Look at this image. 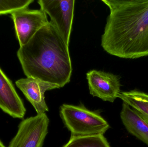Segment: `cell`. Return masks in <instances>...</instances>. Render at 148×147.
Listing matches in <instances>:
<instances>
[{"label": "cell", "instance_id": "2", "mask_svg": "<svg viewBox=\"0 0 148 147\" xmlns=\"http://www.w3.org/2000/svg\"><path fill=\"white\" fill-rule=\"evenodd\" d=\"M17 55L27 77L60 88L70 82L73 67L69 45L50 22L20 47Z\"/></svg>", "mask_w": 148, "mask_h": 147}, {"label": "cell", "instance_id": "11", "mask_svg": "<svg viewBox=\"0 0 148 147\" xmlns=\"http://www.w3.org/2000/svg\"><path fill=\"white\" fill-rule=\"evenodd\" d=\"M118 98L139 114L148 118V94L135 90L121 91Z\"/></svg>", "mask_w": 148, "mask_h": 147}, {"label": "cell", "instance_id": "12", "mask_svg": "<svg viewBox=\"0 0 148 147\" xmlns=\"http://www.w3.org/2000/svg\"><path fill=\"white\" fill-rule=\"evenodd\" d=\"M62 147H110L103 135H71L68 142Z\"/></svg>", "mask_w": 148, "mask_h": 147}, {"label": "cell", "instance_id": "7", "mask_svg": "<svg viewBox=\"0 0 148 147\" xmlns=\"http://www.w3.org/2000/svg\"><path fill=\"white\" fill-rule=\"evenodd\" d=\"M90 93L103 101L114 102L121 93L119 77L112 73L92 70L86 74Z\"/></svg>", "mask_w": 148, "mask_h": 147}, {"label": "cell", "instance_id": "14", "mask_svg": "<svg viewBox=\"0 0 148 147\" xmlns=\"http://www.w3.org/2000/svg\"><path fill=\"white\" fill-rule=\"evenodd\" d=\"M140 115L141 116V117H142V118H143V119H144V120H145V121H146L148 123V117H146L140 114Z\"/></svg>", "mask_w": 148, "mask_h": 147}, {"label": "cell", "instance_id": "4", "mask_svg": "<svg viewBox=\"0 0 148 147\" xmlns=\"http://www.w3.org/2000/svg\"><path fill=\"white\" fill-rule=\"evenodd\" d=\"M49 123L46 114H37L23 120L8 147H43L48 133Z\"/></svg>", "mask_w": 148, "mask_h": 147}, {"label": "cell", "instance_id": "15", "mask_svg": "<svg viewBox=\"0 0 148 147\" xmlns=\"http://www.w3.org/2000/svg\"><path fill=\"white\" fill-rule=\"evenodd\" d=\"M0 147H6L5 146L3 143L1 142V140H0Z\"/></svg>", "mask_w": 148, "mask_h": 147}, {"label": "cell", "instance_id": "8", "mask_svg": "<svg viewBox=\"0 0 148 147\" xmlns=\"http://www.w3.org/2000/svg\"><path fill=\"white\" fill-rule=\"evenodd\" d=\"M15 83L33 105L37 114H46L49 111V108L45 100V92L60 88L56 85L30 77L19 79Z\"/></svg>", "mask_w": 148, "mask_h": 147}, {"label": "cell", "instance_id": "1", "mask_svg": "<svg viewBox=\"0 0 148 147\" xmlns=\"http://www.w3.org/2000/svg\"><path fill=\"white\" fill-rule=\"evenodd\" d=\"M110 9L101 46L125 59L148 56V0H102Z\"/></svg>", "mask_w": 148, "mask_h": 147}, {"label": "cell", "instance_id": "6", "mask_svg": "<svg viewBox=\"0 0 148 147\" xmlns=\"http://www.w3.org/2000/svg\"><path fill=\"white\" fill-rule=\"evenodd\" d=\"M11 15L20 46L26 45L40 29L49 23L47 14L41 9L27 8Z\"/></svg>", "mask_w": 148, "mask_h": 147}, {"label": "cell", "instance_id": "9", "mask_svg": "<svg viewBox=\"0 0 148 147\" xmlns=\"http://www.w3.org/2000/svg\"><path fill=\"white\" fill-rule=\"evenodd\" d=\"M0 109L13 118L23 119L26 108L11 80L0 68Z\"/></svg>", "mask_w": 148, "mask_h": 147}, {"label": "cell", "instance_id": "13", "mask_svg": "<svg viewBox=\"0 0 148 147\" xmlns=\"http://www.w3.org/2000/svg\"><path fill=\"white\" fill-rule=\"evenodd\" d=\"M34 0H0V15L27 8Z\"/></svg>", "mask_w": 148, "mask_h": 147}, {"label": "cell", "instance_id": "5", "mask_svg": "<svg viewBox=\"0 0 148 147\" xmlns=\"http://www.w3.org/2000/svg\"><path fill=\"white\" fill-rule=\"evenodd\" d=\"M40 9L50 16V22L69 45L74 18V0H39Z\"/></svg>", "mask_w": 148, "mask_h": 147}, {"label": "cell", "instance_id": "10", "mask_svg": "<svg viewBox=\"0 0 148 147\" xmlns=\"http://www.w3.org/2000/svg\"><path fill=\"white\" fill-rule=\"evenodd\" d=\"M121 118L127 130L148 146V123L140 114L123 102Z\"/></svg>", "mask_w": 148, "mask_h": 147}, {"label": "cell", "instance_id": "3", "mask_svg": "<svg viewBox=\"0 0 148 147\" xmlns=\"http://www.w3.org/2000/svg\"><path fill=\"white\" fill-rule=\"evenodd\" d=\"M60 116L71 135H103L109 129L108 122L98 112L91 111L82 104H63L60 108Z\"/></svg>", "mask_w": 148, "mask_h": 147}]
</instances>
